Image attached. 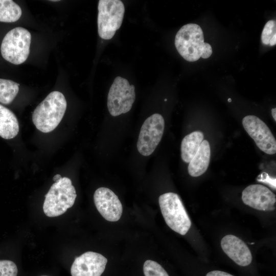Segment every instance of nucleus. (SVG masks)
<instances>
[{
	"instance_id": "f257e3e1",
	"label": "nucleus",
	"mask_w": 276,
	"mask_h": 276,
	"mask_svg": "<svg viewBox=\"0 0 276 276\" xmlns=\"http://www.w3.org/2000/svg\"><path fill=\"white\" fill-rule=\"evenodd\" d=\"M175 45L179 54L189 62L196 61L200 57L208 58L213 52L211 45L204 41L202 29L196 24H188L179 30Z\"/></svg>"
},
{
	"instance_id": "f03ea898",
	"label": "nucleus",
	"mask_w": 276,
	"mask_h": 276,
	"mask_svg": "<svg viewBox=\"0 0 276 276\" xmlns=\"http://www.w3.org/2000/svg\"><path fill=\"white\" fill-rule=\"evenodd\" d=\"M66 106V99L61 92L50 93L33 111L32 121L34 125L43 133L53 131L62 119Z\"/></svg>"
},
{
	"instance_id": "7ed1b4c3",
	"label": "nucleus",
	"mask_w": 276,
	"mask_h": 276,
	"mask_svg": "<svg viewBox=\"0 0 276 276\" xmlns=\"http://www.w3.org/2000/svg\"><path fill=\"white\" fill-rule=\"evenodd\" d=\"M76 197L71 180L66 177H62L51 186L45 195L43 212L49 217L61 215L74 205Z\"/></svg>"
},
{
	"instance_id": "20e7f679",
	"label": "nucleus",
	"mask_w": 276,
	"mask_h": 276,
	"mask_svg": "<svg viewBox=\"0 0 276 276\" xmlns=\"http://www.w3.org/2000/svg\"><path fill=\"white\" fill-rule=\"evenodd\" d=\"M162 214L168 226L181 235H185L191 226V221L178 194L168 192L159 197Z\"/></svg>"
},
{
	"instance_id": "39448f33",
	"label": "nucleus",
	"mask_w": 276,
	"mask_h": 276,
	"mask_svg": "<svg viewBox=\"0 0 276 276\" xmlns=\"http://www.w3.org/2000/svg\"><path fill=\"white\" fill-rule=\"evenodd\" d=\"M31 35L29 31L20 27L9 31L4 37L1 47L3 57L16 65L24 63L30 53Z\"/></svg>"
},
{
	"instance_id": "423d86ee",
	"label": "nucleus",
	"mask_w": 276,
	"mask_h": 276,
	"mask_svg": "<svg viewBox=\"0 0 276 276\" xmlns=\"http://www.w3.org/2000/svg\"><path fill=\"white\" fill-rule=\"evenodd\" d=\"M98 9L99 35L102 39H110L122 25L125 6L120 0H100Z\"/></svg>"
},
{
	"instance_id": "0eeeda50",
	"label": "nucleus",
	"mask_w": 276,
	"mask_h": 276,
	"mask_svg": "<svg viewBox=\"0 0 276 276\" xmlns=\"http://www.w3.org/2000/svg\"><path fill=\"white\" fill-rule=\"evenodd\" d=\"M135 87L128 80L117 77L110 87L107 97V108L113 117L128 112L135 101Z\"/></svg>"
},
{
	"instance_id": "6e6552de",
	"label": "nucleus",
	"mask_w": 276,
	"mask_h": 276,
	"mask_svg": "<svg viewBox=\"0 0 276 276\" xmlns=\"http://www.w3.org/2000/svg\"><path fill=\"white\" fill-rule=\"evenodd\" d=\"M165 121L159 113H154L143 124L139 133L137 149L144 156L151 154L159 143L164 131Z\"/></svg>"
},
{
	"instance_id": "1a4fd4ad",
	"label": "nucleus",
	"mask_w": 276,
	"mask_h": 276,
	"mask_svg": "<svg viewBox=\"0 0 276 276\" xmlns=\"http://www.w3.org/2000/svg\"><path fill=\"white\" fill-rule=\"evenodd\" d=\"M242 125L260 150L268 154L275 153V139L262 120L255 116L249 115L243 118Z\"/></svg>"
},
{
	"instance_id": "9d476101",
	"label": "nucleus",
	"mask_w": 276,
	"mask_h": 276,
	"mask_svg": "<svg viewBox=\"0 0 276 276\" xmlns=\"http://www.w3.org/2000/svg\"><path fill=\"white\" fill-rule=\"evenodd\" d=\"M243 203L255 209L271 211L275 209V195L266 187L260 184L251 185L242 191Z\"/></svg>"
},
{
	"instance_id": "9b49d317",
	"label": "nucleus",
	"mask_w": 276,
	"mask_h": 276,
	"mask_svg": "<svg viewBox=\"0 0 276 276\" xmlns=\"http://www.w3.org/2000/svg\"><path fill=\"white\" fill-rule=\"evenodd\" d=\"M96 207L106 220L117 221L122 215L123 207L118 196L110 189L101 187L94 194Z\"/></svg>"
},
{
	"instance_id": "f8f14e48",
	"label": "nucleus",
	"mask_w": 276,
	"mask_h": 276,
	"mask_svg": "<svg viewBox=\"0 0 276 276\" xmlns=\"http://www.w3.org/2000/svg\"><path fill=\"white\" fill-rule=\"evenodd\" d=\"M107 259L101 254L87 251L76 257L71 268L72 276H101Z\"/></svg>"
},
{
	"instance_id": "ddd939ff",
	"label": "nucleus",
	"mask_w": 276,
	"mask_h": 276,
	"mask_svg": "<svg viewBox=\"0 0 276 276\" xmlns=\"http://www.w3.org/2000/svg\"><path fill=\"white\" fill-rule=\"evenodd\" d=\"M221 246L225 254L238 265L246 266L251 263V253L239 238L232 235H226L221 239Z\"/></svg>"
},
{
	"instance_id": "4468645a",
	"label": "nucleus",
	"mask_w": 276,
	"mask_h": 276,
	"mask_svg": "<svg viewBox=\"0 0 276 276\" xmlns=\"http://www.w3.org/2000/svg\"><path fill=\"white\" fill-rule=\"evenodd\" d=\"M211 149L209 142L203 140L196 153L189 163L188 173L192 177H198L207 170L210 160Z\"/></svg>"
},
{
	"instance_id": "2eb2a0df",
	"label": "nucleus",
	"mask_w": 276,
	"mask_h": 276,
	"mask_svg": "<svg viewBox=\"0 0 276 276\" xmlns=\"http://www.w3.org/2000/svg\"><path fill=\"white\" fill-rule=\"evenodd\" d=\"M18 132L19 124L16 117L10 109L0 104V136L11 139Z\"/></svg>"
},
{
	"instance_id": "dca6fc26",
	"label": "nucleus",
	"mask_w": 276,
	"mask_h": 276,
	"mask_svg": "<svg viewBox=\"0 0 276 276\" xmlns=\"http://www.w3.org/2000/svg\"><path fill=\"white\" fill-rule=\"evenodd\" d=\"M204 134L200 131H195L185 136L181 144V157L182 160L189 163L198 151L203 141Z\"/></svg>"
},
{
	"instance_id": "f3484780",
	"label": "nucleus",
	"mask_w": 276,
	"mask_h": 276,
	"mask_svg": "<svg viewBox=\"0 0 276 276\" xmlns=\"http://www.w3.org/2000/svg\"><path fill=\"white\" fill-rule=\"evenodd\" d=\"M20 7L12 0H0V21L13 22L21 17Z\"/></svg>"
},
{
	"instance_id": "a211bd4d",
	"label": "nucleus",
	"mask_w": 276,
	"mask_h": 276,
	"mask_svg": "<svg viewBox=\"0 0 276 276\" xmlns=\"http://www.w3.org/2000/svg\"><path fill=\"white\" fill-rule=\"evenodd\" d=\"M19 85L11 80L0 79V102L4 104L11 103L18 93Z\"/></svg>"
},
{
	"instance_id": "6ab92c4d",
	"label": "nucleus",
	"mask_w": 276,
	"mask_h": 276,
	"mask_svg": "<svg viewBox=\"0 0 276 276\" xmlns=\"http://www.w3.org/2000/svg\"><path fill=\"white\" fill-rule=\"evenodd\" d=\"M143 271L145 276H169L160 264L150 260L145 262Z\"/></svg>"
},
{
	"instance_id": "aec40b11",
	"label": "nucleus",
	"mask_w": 276,
	"mask_h": 276,
	"mask_svg": "<svg viewBox=\"0 0 276 276\" xmlns=\"http://www.w3.org/2000/svg\"><path fill=\"white\" fill-rule=\"evenodd\" d=\"M276 34V23L274 20H270L265 24L261 34V40L265 45L269 44L272 37Z\"/></svg>"
},
{
	"instance_id": "412c9836",
	"label": "nucleus",
	"mask_w": 276,
	"mask_h": 276,
	"mask_svg": "<svg viewBox=\"0 0 276 276\" xmlns=\"http://www.w3.org/2000/svg\"><path fill=\"white\" fill-rule=\"evenodd\" d=\"M18 269L14 262L10 260H0V276H17Z\"/></svg>"
},
{
	"instance_id": "4be33fe9",
	"label": "nucleus",
	"mask_w": 276,
	"mask_h": 276,
	"mask_svg": "<svg viewBox=\"0 0 276 276\" xmlns=\"http://www.w3.org/2000/svg\"><path fill=\"white\" fill-rule=\"evenodd\" d=\"M257 180L270 187L275 190V178L272 177L266 172H262L257 177Z\"/></svg>"
},
{
	"instance_id": "5701e85b",
	"label": "nucleus",
	"mask_w": 276,
	"mask_h": 276,
	"mask_svg": "<svg viewBox=\"0 0 276 276\" xmlns=\"http://www.w3.org/2000/svg\"><path fill=\"white\" fill-rule=\"evenodd\" d=\"M205 276H234L228 273L220 270H213L208 272Z\"/></svg>"
},
{
	"instance_id": "b1692460",
	"label": "nucleus",
	"mask_w": 276,
	"mask_h": 276,
	"mask_svg": "<svg viewBox=\"0 0 276 276\" xmlns=\"http://www.w3.org/2000/svg\"><path fill=\"white\" fill-rule=\"evenodd\" d=\"M276 44V34L274 35L270 41L269 44L271 46L275 45Z\"/></svg>"
},
{
	"instance_id": "393cba45",
	"label": "nucleus",
	"mask_w": 276,
	"mask_h": 276,
	"mask_svg": "<svg viewBox=\"0 0 276 276\" xmlns=\"http://www.w3.org/2000/svg\"><path fill=\"white\" fill-rule=\"evenodd\" d=\"M62 178L60 174H56L53 177V180L55 182H58Z\"/></svg>"
},
{
	"instance_id": "a878e982",
	"label": "nucleus",
	"mask_w": 276,
	"mask_h": 276,
	"mask_svg": "<svg viewBox=\"0 0 276 276\" xmlns=\"http://www.w3.org/2000/svg\"><path fill=\"white\" fill-rule=\"evenodd\" d=\"M271 114L274 120V121H276V108H274L271 109Z\"/></svg>"
},
{
	"instance_id": "bb28decb",
	"label": "nucleus",
	"mask_w": 276,
	"mask_h": 276,
	"mask_svg": "<svg viewBox=\"0 0 276 276\" xmlns=\"http://www.w3.org/2000/svg\"><path fill=\"white\" fill-rule=\"evenodd\" d=\"M228 102H231V99H228Z\"/></svg>"
},
{
	"instance_id": "cd10ccee",
	"label": "nucleus",
	"mask_w": 276,
	"mask_h": 276,
	"mask_svg": "<svg viewBox=\"0 0 276 276\" xmlns=\"http://www.w3.org/2000/svg\"><path fill=\"white\" fill-rule=\"evenodd\" d=\"M255 243H251L250 244H254Z\"/></svg>"
},
{
	"instance_id": "c85d7f7f",
	"label": "nucleus",
	"mask_w": 276,
	"mask_h": 276,
	"mask_svg": "<svg viewBox=\"0 0 276 276\" xmlns=\"http://www.w3.org/2000/svg\"><path fill=\"white\" fill-rule=\"evenodd\" d=\"M41 276H48V275H41Z\"/></svg>"
}]
</instances>
